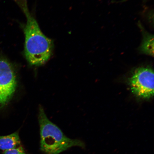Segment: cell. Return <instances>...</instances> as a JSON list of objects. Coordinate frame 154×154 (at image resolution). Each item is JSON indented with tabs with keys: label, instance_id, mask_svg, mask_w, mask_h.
<instances>
[{
	"label": "cell",
	"instance_id": "cell-1",
	"mask_svg": "<svg viewBox=\"0 0 154 154\" xmlns=\"http://www.w3.org/2000/svg\"><path fill=\"white\" fill-rule=\"evenodd\" d=\"M26 17L24 28L25 36L24 54L31 65H43L51 57L53 49L52 40L44 35L37 21L29 10L27 0H14Z\"/></svg>",
	"mask_w": 154,
	"mask_h": 154
},
{
	"label": "cell",
	"instance_id": "cell-2",
	"mask_svg": "<svg viewBox=\"0 0 154 154\" xmlns=\"http://www.w3.org/2000/svg\"><path fill=\"white\" fill-rule=\"evenodd\" d=\"M40 125V149L46 154H59L71 147H85L83 142L70 139L60 128L48 118L44 109L40 106L38 114Z\"/></svg>",
	"mask_w": 154,
	"mask_h": 154
},
{
	"label": "cell",
	"instance_id": "cell-3",
	"mask_svg": "<svg viewBox=\"0 0 154 154\" xmlns=\"http://www.w3.org/2000/svg\"><path fill=\"white\" fill-rule=\"evenodd\" d=\"M13 65L7 58L0 55V108L8 103L17 87Z\"/></svg>",
	"mask_w": 154,
	"mask_h": 154
},
{
	"label": "cell",
	"instance_id": "cell-4",
	"mask_svg": "<svg viewBox=\"0 0 154 154\" xmlns=\"http://www.w3.org/2000/svg\"><path fill=\"white\" fill-rule=\"evenodd\" d=\"M154 73L152 69L141 67L135 71L130 79L131 90L135 95L149 99L154 95Z\"/></svg>",
	"mask_w": 154,
	"mask_h": 154
},
{
	"label": "cell",
	"instance_id": "cell-5",
	"mask_svg": "<svg viewBox=\"0 0 154 154\" xmlns=\"http://www.w3.org/2000/svg\"><path fill=\"white\" fill-rule=\"evenodd\" d=\"M21 145L18 132L7 136H0V149L4 151L15 149Z\"/></svg>",
	"mask_w": 154,
	"mask_h": 154
},
{
	"label": "cell",
	"instance_id": "cell-6",
	"mask_svg": "<svg viewBox=\"0 0 154 154\" xmlns=\"http://www.w3.org/2000/svg\"><path fill=\"white\" fill-rule=\"evenodd\" d=\"M140 27L141 28L143 39L141 45L138 50L142 53L153 56L154 54V36L146 31L141 25Z\"/></svg>",
	"mask_w": 154,
	"mask_h": 154
},
{
	"label": "cell",
	"instance_id": "cell-7",
	"mask_svg": "<svg viewBox=\"0 0 154 154\" xmlns=\"http://www.w3.org/2000/svg\"><path fill=\"white\" fill-rule=\"evenodd\" d=\"M3 154H28L22 146L15 149L7 150L3 152Z\"/></svg>",
	"mask_w": 154,
	"mask_h": 154
}]
</instances>
